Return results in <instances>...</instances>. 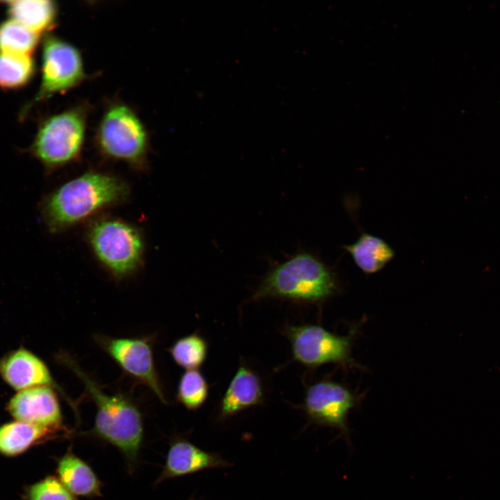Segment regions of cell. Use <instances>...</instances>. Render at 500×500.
<instances>
[{
    "instance_id": "obj_11",
    "label": "cell",
    "mask_w": 500,
    "mask_h": 500,
    "mask_svg": "<svg viewBox=\"0 0 500 500\" xmlns=\"http://www.w3.org/2000/svg\"><path fill=\"white\" fill-rule=\"evenodd\" d=\"M8 408L18 421L51 428H58L62 423L60 404L51 386L20 390L10 399Z\"/></svg>"
},
{
    "instance_id": "obj_6",
    "label": "cell",
    "mask_w": 500,
    "mask_h": 500,
    "mask_svg": "<svg viewBox=\"0 0 500 500\" xmlns=\"http://www.w3.org/2000/svg\"><path fill=\"white\" fill-rule=\"evenodd\" d=\"M90 106L79 103L47 117L28 152L47 175L78 161L85 140Z\"/></svg>"
},
{
    "instance_id": "obj_8",
    "label": "cell",
    "mask_w": 500,
    "mask_h": 500,
    "mask_svg": "<svg viewBox=\"0 0 500 500\" xmlns=\"http://www.w3.org/2000/svg\"><path fill=\"white\" fill-rule=\"evenodd\" d=\"M42 50V80L32 103L66 93L88 78L82 54L72 43L47 35Z\"/></svg>"
},
{
    "instance_id": "obj_17",
    "label": "cell",
    "mask_w": 500,
    "mask_h": 500,
    "mask_svg": "<svg viewBox=\"0 0 500 500\" xmlns=\"http://www.w3.org/2000/svg\"><path fill=\"white\" fill-rule=\"evenodd\" d=\"M12 19L40 34L51 28L58 16V6L49 0L6 1Z\"/></svg>"
},
{
    "instance_id": "obj_20",
    "label": "cell",
    "mask_w": 500,
    "mask_h": 500,
    "mask_svg": "<svg viewBox=\"0 0 500 500\" xmlns=\"http://www.w3.org/2000/svg\"><path fill=\"white\" fill-rule=\"evenodd\" d=\"M31 55L0 52V87L16 89L26 85L35 72Z\"/></svg>"
},
{
    "instance_id": "obj_3",
    "label": "cell",
    "mask_w": 500,
    "mask_h": 500,
    "mask_svg": "<svg viewBox=\"0 0 500 500\" xmlns=\"http://www.w3.org/2000/svg\"><path fill=\"white\" fill-rule=\"evenodd\" d=\"M60 361L84 384L96 406L92 433L117 447L133 467L137 462L144 434L142 416L138 406L126 395L108 394L92 380L69 355Z\"/></svg>"
},
{
    "instance_id": "obj_2",
    "label": "cell",
    "mask_w": 500,
    "mask_h": 500,
    "mask_svg": "<svg viewBox=\"0 0 500 500\" xmlns=\"http://www.w3.org/2000/svg\"><path fill=\"white\" fill-rule=\"evenodd\" d=\"M340 290L341 283L334 268L317 254L301 250L272 267L251 299L279 298L318 303Z\"/></svg>"
},
{
    "instance_id": "obj_15",
    "label": "cell",
    "mask_w": 500,
    "mask_h": 500,
    "mask_svg": "<svg viewBox=\"0 0 500 500\" xmlns=\"http://www.w3.org/2000/svg\"><path fill=\"white\" fill-rule=\"evenodd\" d=\"M342 248L365 274L381 271L395 255L393 248L386 241L362 229L355 242L343 245Z\"/></svg>"
},
{
    "instance_id": "obj_12",
    "label": "cell",
    "mask_w": 500,
    "mask_h": 500,
    "mask_svg": "<svg viewBox=\"0 0 500 500\" xmlns=\"http://www.w3.org/2000/svg\"><path fill=\"white\" fill-rule=\"evenodd\" d=\"M232 465L220 454L204 451L186 439L177 438L170 444L165 463L156 483L207 469Z\"/></svg>"
},
{
    "instance_id": "obj_19",
    "label": "cell",
    "mask_w": 500,
    "mask_h": 500,
    "mask_svg": "<svg viewBox=\"0 0 500 500\" xmlns=\"http://www.w3.org/2000/svg\"><path fill=\"white\" fill-rule=\"evenodd\" d=\"M40 35L14 19L0 24V52L31 55Z\"/></svg>"
},
{
    "instance_id": "obj_10",
    "label": "cell",
    "mask_w": 500,
    "mask_h": 500,
    "mask_svg": "<svg viewBox=\"0 0 500 500\" xmlns=\"http://www.w3.org/2000/svg\"><path fill=\"white\" fill-rule=\"evenodd\" d=\"M95 340L124 372L148 387L162 403H167L154 364L151 339L97 335Z\"/></svg>"
},
{
    "instance_id": "obj_1",
    "label": "cell",
    "mask_w": 500,
    "mask_h": 500,
    "mask_svg": "<svg viewBox=\"0 0 500 500\" xmlns=\"http://www.w3.org/2000/svg\"><path fill=\"white\" fill-rule=\"evenodd\" d=\"M130 195L131 188L122 178L88 170L45 194L39 203L40 216L50 233L59 234L122 205Z\"/></svg>"
},
{
    "instance_id": "obj_21",
    "label": "cell",
    "mask_w": 500,
    "mask_h": 500,
    "mask_svg": "<svg viewBox=\"0 0 500 500\" xmlns=\"http://www.w3.org/2000/svg\"><path fill=\"white\" fill-rule=\"evenodd\" d=\"M174 362L187 370L197 369L208 353V344L197 333L177 340L168 349Z\"/></svg>"
},
{
    "instance_id": "obj_18",
    "label": "cell",
    "mask_w": 500,
    "mask_h": 500,
    "mask_svg": "<svg viewBox=\"0 0 500 500\" xmlns=\"http://www.w3.org/2000/svg\"><path fill=\"white\" fill-rule=\"evenodd\" d=\"M51 429L21 421L6 424L0 428V451L6 455L19 453Z\"/></svg>"
},
{
    "instance_id": "obj_4",
    "label": "cell",
    "mask_w": 500,
    "mask_h": 500,
    "mask_svg": "<svg viewBox=\"0 0 500 500\" xmlns=\"http://www.w3.org/2000/svg\"><path fill=\"white\" fill-rule=\"evenodd\" d=\"M85 238L95 260L115 280L133 276L144 265V236L132 222L99 215L88 222Z\"/></svg>"
},
{
    "instance_id": "obj_24",
    "label": "cell",
    "mask_w": 500,
    "mask_h": 500,
    "mask_svg": "<svg viewBox=\"0 0 500 500\" xmlns=\"http://www.w3.org/2000/svg\"><path fill=\"white\" fill-rule=\"evenodd\" d=\"M190 500H194V499H190Z\"/></svg>"
},
{
    "instance_id": "obj_5",
    "label": "cell",
    "mask_w": 500,
    "mask_h": 500,
    "mask_svg": "<svg viewBox=\"0 0 500 500\" xmlns=\"http://www.w3.org/2000/svg\"><path fill=\"white\" fill-rule=\"evenodd\" d=\"M94 139L105 158L124 162L138 172L147 169L149 131L137 112L124 101L112 99L106 104Z\"/></svg>"
},
{
    "instance_id": "obj_13",
    "label": "cell",
    "mask_w": 500,
    "mask_h": 500,
    "mask_svg": "<svg viewBox=\"0 0 500 500\" xmlns=\"http://www.w3.org/2000/svg\"><path fill=\"white\" fill-rule=\"evenodd\" d=\"M0 374L12 388L23 390L40 386H56L47 365L24 349L12 351L0 360Z\"/></svg>"
},
{
    "instance_id": "obj_14",
    "label": "cell",
    "mask_w": 500,
    "mask_h": 500,
    "mask_svg": "<svg viewBox=\"0 0 500 500\" xmlns=\"http://www.w3.org/2000/svg\"><path fill=\"white\" fill-rule=\"evenodd\" d=\"M263 396L258 375L245 365L240 366L220 401L219 419L225 420L244 409L261 404Z\"/></svg>"
},
{
    "instance_id": "obj_9",
    "label": "cell",
    "mask_w": 500,
    "mask_h": 500,
    "mask_svg": "<svg viewBox=\"0 0 500 500\" xmlns=\"http://www.w3.org/2000/svg\"><path fill=\"white\" fill-rule=\"evenodd\" d=\"M358 401L357 396L343 385L321 381L308 388L303 408L310 422L338 430L351 446L347 417Z\"/></svg>"
},
{
    "instance_id": "obj_16",
    "label": "cell",
    "mask_w": 500,
    "mask_h": 500,
    "mask_svg": "<svg viewBox=\"0 0 500 500\" xmlns=\"http://www.w3.org/2000/svg\"><path fill=\"white\" fill-rule=\"evenodd\" d=\"M59 480L75 496L92 498L101 494V482L92 468L72 452L58 461Z\"/></svg>"
},
{
    "instance_id": "obj_22",
    "label": "cell",
    "mask_w": 500,
    "mask_h": 500,
    "mask_svg": "<svg viewBox=\"0 0 500 500\" xmlns=\"http://www.w3.org/2000/svg\"><path fill=\"white\" fill-rule=\"evenodd\" d=\"M208 389L206 378L199 370H187L178 382L177 400L187 409L195 410L206 401Z\"/></svg>"
},
{
    "instance_id": "obj_23",
    "label": "cell",
    "mask_w": 500,
    "mask_h": 500,
    "mask_svg": "<svg viewBox=\"0 0 500 500\" xmlns=\"http://www.w3.org/2000/svg\"><path fill=\"white\" fill-rule=\"evenodd\" d=\"M28 497L31 500H77L59 479L52 476L33 485Z\"/></svg>"
},
{
    "instance_id": "obj_7",
    "label": "cell",
    "mask_w": 500,
    "mask_h": 500,
    "mask_svg": "<svg viewBox=\"0 0 500 500\" xmlns=\"http://www.w3.org/2000/svg\"><path fill=\"white\" fill-rule=\"evenodd\" d=\"M358 327L347 335H338L318 325L291 326L285 335L290 340L294 359L307 367L326 363L343 366L356 365L351 356V347Z\"/></svg>"
}]
</instances>
